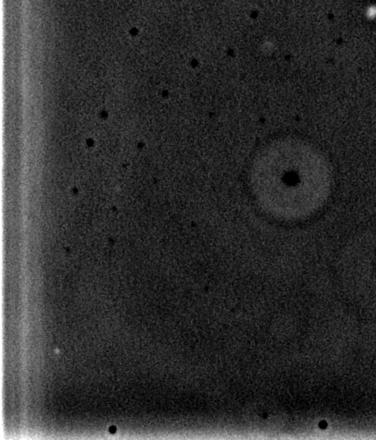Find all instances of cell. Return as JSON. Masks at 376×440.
Listing matches in <instances>:
<instances>
[{
	"mask_svg": "<svg viewBox=\"0 0 376 440\" xmlns=\"http://www.w3.org/2000/svg\"><path fill=\"white\" fill-rule=\"evenodd\" d=\"M116 426H111V427H110V429H109L110 433H112V434H113V433H116Z\"/></svg>",
	"mask_w": 376,
	"mask_h": 440,
	"instance_id": "6da1fadb",
	"label": "cell"
}]
</instances>
